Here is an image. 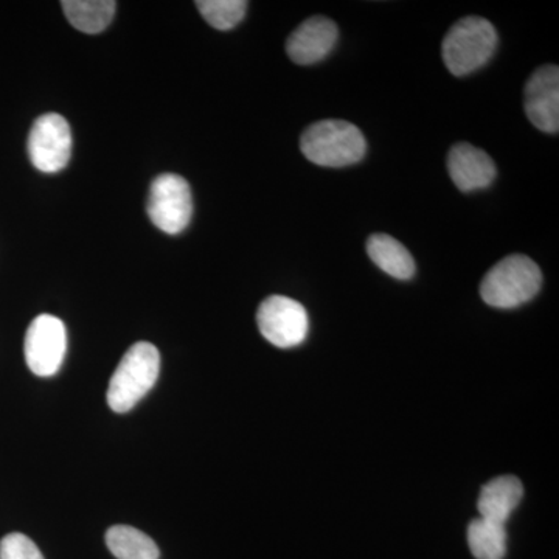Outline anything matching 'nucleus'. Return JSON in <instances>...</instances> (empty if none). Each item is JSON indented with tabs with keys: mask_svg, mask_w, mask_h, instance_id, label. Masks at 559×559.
<instances>
[{
	"mask_svg": "<svg viewBox=\"0 0 559 559\" xmlns=\"http://www.w3.org/2000/svg\"><path fill=\"white\" fill-rule=\"evenodd\" d=\"M300 150L319 167L344 168L364 159L367 142L359 128L349 121L322 120L304 131Z\"/></svg>",
	"mask_w": 559,
	"mask_h": 559,
	"instance_id": "nucleus-1",
	"label": "nucleus"
},
{
	"mask_svg": "<svg viewBox=\"0 0 559 559\" xmlns=\"http://www.w3.org/2000/svg\"><path fill=\"white\" fill-rule=\"evenodd\" d=\"M543 285L538 264L528 257L514 253L488 271L480 285V296L489 307L513 310L532 300Z\"/></svg>",
	"mask_w": 559,
	"mask_h": 559,
	"instance_id": "nucleus-2",
	"label": "nucleus"
},
{
	"mask_svg": "<svg viewBox=\"0 0 559 559\" xmlns=\"http://www.w3.org/2000/svg\"><path fill=\"white\" fill-rule=\"evenodd\" d=\"M160 371L159 349L150 342L132 345L110 378L108 404L117 414L130 412L156 384Z\"/></svg>",
	"mask_w": 559,
	"mask_h": 559,
	"instance_id": "nucleus-3",
	"label": "nucleus"
},
{
	"mask_svg": "<svg viewBox=\"0 0 559 559\" xmlns=\"http://www.w3.org/2000/svg\"><path fill=\"white\" fill-rule=\"evenodd\" d=\"M495 25L485 17H463L452 25L441 46V57L455 76H465L484 68L498 47Z\"/></svg>",
	"mask_w": 559,
	"mask_h": 559,
	"instance_id": "nucleus-4",
	"label": "nucleus"
},
{
	"mask_svg": "<svg viewBox=\"0 0 559 559\" xmlns=\"http://www.w3.org/2000/svg\"><path fill=\"white\" fill-rule=\"evenodd\" d=\"M146 210L154 226L159 227L165 234L178 235L186 230L193 215L189 182L182 176L171 173L154 179Z\"/></svg>",
	"mask_w": 559,
	"mask_h": 559,
	"instance_id": "nucleus-5",
	"label": "nucleus"
},
{
	"mask_svg": "<svg viewBox=\"0 0 559 559\" xmlns=\"http://www.w3.org/2000/svg\"><path fill=\"white\" fill-rule=\"evenodd\" d=\"M264 340L278 348H293L307 340L310 319L304 305L285 296L267 297L257 312Z\"/></svg>",
	"mask_w": 559,
	"mask_h": 559,
	"instance_id": "nucleus-6",
	"label": "nucleus"
},
{
	"mask_svg": "<svg viewBox=\"0 0 559 559\" xmlns=\"http://www.w3.org/2000/svg\"><path fill=\"white\" fill-rule=\"evenodd\" d=\"M24 352L28 369L36 377L49 378L57 374L68 352L64 323L55 316H38L25 334Z\"/></svg>",
	"mask_w": 559,
	"mask_h": 559,
	"instance_id": "nucleus-7",
	"label": "nucleus"
},
{
	"mask_svg": "<svg viewBox=\"0 0 559 559\" xmlns=\"http://www.w3.org/2000/svg\"><path fill=\"white\" fill-rule=\"evenodd\" d=\"M72 154V132L60 114L40 116L28 135V156L43 173H57L69 164Z\"/></svg>",
	"mask_w": 559,
	"mask_h": 559,
	"instance_id": "nucleus-8",
	"label": "nucleus"
},
{
	"mask_svg": "<svg viewBox=\"0 0 559 559\" xmlns=\"http://www.w3.org/2000/svg\"><path fill=\"white\" fill-rule=\"evenodd\" d=\"M525 114L547 134L559 130V70L557 66L536 69L525 84Z\"/></svg>",
	"mask_w": 559,
	"mask_h": 559,
	"instance_id": "nucleus-9",
	"label": "nucleus"
},
{
	"mask_svg": "<svg viewBox=\"0 0 559 559\" xmlns=\"http://www.w3.org/2000/svg\"><path fill=\"white\" fill-rule=\"evenodd\" d=\"M340 38L337 25L329 17L312 16L301 22L286 43L290 61L300 66L316 64L329 57Z\"/></svg>",
	"mask_w": 559,
	"mask_h": 559,
	"instance_id": "nucleus-10",
	"label": "nucleus"
},
{
	"mask_svg": "<svg viewBox=\"0 0 559 559\" xmlns=\"http://www.w3.org/2000/svg\"><path fill=\"white\" fill-rule=\"evenodd\" d=\"M448 171L460 191L487 189L496 179V165L484 150L457 143L448 156Z\"/></svg>",
	"mask_w": 559,
	"mask_h": 559,
	"instance_id": "nucleus-11",
	"label": "nucleus"
},
{
	"mask_svg": "<svg viewBox=\"0 0 559 559\" xmlns=\"http://www.w3.org/2000/svg\"><path fill=\"white\" fill-rule=\"evenodd\" d=\"M524 487L514 476L496 477L481 488L477 510L480 518L506 525L511 513L520 506Z\"/></svg>",
	"mask_w": 559,
	"mask_h": 559,
	"instance_id": "nucleus-12",
	"label": "nucleus"
},
{
	"mask_svg": "<svg viewBox=\"0 0 559 559\" xmlns=\"http://www.w3.org/2000/svg\"><path fill=\"white\" fill-rule=\"evenodd\" d=\"M371 261L390 277L409 280L415 275V260L409 250L385 234L371 235L367 241Z\"/></svg>",
	"mask_w": 559,
	"mask_h": 559,
	"instance_id": "nucleus-13",
	"label": "nucleus"
},
{
	"mask_svg": "<svg viewBox=\"0 0 559 559\" xmlns=\"http://www.w3.org/2000/svg\"><path fill=\"white\" fill-rule=\"evenodd\" d=\"M61 7L76 31L97 35L112 22L117 3L112 0H66Z\"/></svg>",
	"mask_w": 559,
	"mask_h": 559,
	"instance_id": "nucleus-14",
	"label": "nucleus"
},
{
	"mask_svg": "<svg viewBox=\"0 0 559 559\" xmlns=\"http://www.w3.org/2000/svg\"><path fill=\"white\" fill-rule=\"evenodd\" d=\"M106 544L117 559H159L156 543L130 525H116L106 533Z\"/></svg>",
	"mask_w": 559,
	"mask_h": 559,
	"instance_id": "nucleus-15",
	"label": "nucleus"
},
{
	"mask_svg": "<svg viewBox=\"0 0 559 559\" xmlns=\"http://www.w3.org/2000/svg\"><path fill=\"white\" fill-rule=\"evenodd\" d=\"M468 544L476 559H502L507 554L506 525L477 518L469 524Z\"/></svg>",
	"mask_w": 559,
	"mask_h": 559,
	"instance_id": "nucleus-16",
	"label": "nucleus"
},
{
	"mask_svg": "<svg viewBox=\"0 0 559 559\" xmlns=\"http://www.w3.org/2000/svg\"><path fill=\"white\" fill-rule=\"evenodd\" d=\"M198 10L216 31H231L245 20L248 2L245 0H200Z\"/></svg>",
	"mask_w": 559,
	"mask_h": 559,
	"instance_id": "nucleus-17",
	"label": "nucleus"
},
{
	"mask_svg": "<svg viewBox=\"0 0 559 559\" xmlns=\"http://www.w3.org/2000/svg\"><path fill=\"white\" fill-rule=\"evenodd\" d=\"M0 559H44L36 544L22 533H10L0 540Z\"/></svg>",
	"mask_w": 559,
	"mask_h": 559,
	"instance_id": "nucleus-18",
	"label": "nucleus"
}]
</instances>
